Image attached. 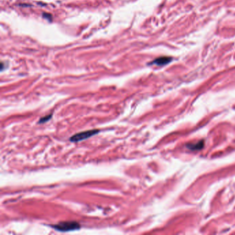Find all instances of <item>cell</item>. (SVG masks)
<instances>
[{"instance_id": "2", "label": "cell", "mask_w": 235, "mask_h": 235, "mask_svg": "<svg viewBox=\"0 0 235 235\" xmlns=\"http://www.w3.org/2000/svg\"><path fill=\"white\" fill-rule=\"evenodd\" d=\"M100 132L99 130L95 129V130H90L87 131H84V132H81L79 133H76L75 135H73L70 138V141L71 142H79L82 140H85V139H88L91 136L97 135Z\"/></svg>"}, {"instance_id": "7", "label": "cell", "mask_w": 235, "mask_h": 235, "mask_svg": "<svg viewBox=\"0 0 235 235\" xmlns=\"http://www.w3.org/2000/svg\"><path fill=\"white\" fill-rule=\"evenodd\" d=\"M19 6H31V5H29V4H19ZM24 7H26V6H24Z\"/></svg>"}, {"instance_id": "6", "label": "cell", "mask_w": 235, "mask_h": 235, "mask_svg": "<svg viewBox=\"0 0 235 235\" xmlns=\"http://www.w3.org/2000/svg\"><path fill=\"white\" fill-rule=\"evenodd\" d=\"M4 62H1V70H2V71L4 70Z\"/></svg>"}, {"instance_id": "3", "label": "cell", "mask_w": 235, "mask_h": 235, "mask_svg": "<svg viewBox=\"0 0 235 235\" xmlns=\"http://www.w3.org/2000/svg\"><path fill=\"white\" fill-rule=\"evenodd\" d=\"M172 61V58L169 57H159V58H157L155 60L150 63L148 64H155L157 65H164L168 64V63H170Z\"/></svg>"}, {"instance_id": "1", "label": "cell", "mask_w": 235, "mask_h": 235, "mask_svg": "<svg viewBox=\"0 0 235 235\" xmlns=\"http://www.w3.org/2000/svg\"><path fill=\"white\" fill-rule=\"evenodd\" d=\"M50 226L56 230L60 232H70L81 228L80 224L76 221H62Z\"/></svg>"}, {"instance_id": "5", "label": "cell", "mask_w": 235, "mask_h": 235, "mask_svg": "<svg viewBox=\"0 0 235 235\" xmlns=\"http://www.w3.org/2000/svg\"><path fill=\"white\" fill-rule=\"evenodd\" d=\"M42 17L43 19H46V20H47L48 21H50V22L53 21V16H52V15L50 14V13H43Z\"/></svg>"}, {"instance_id": "4", "label": "cell", "mask_w": 235, "mask_h": 235, "mask_svg": "<svg viewBox=\"0 0 235 235\" xmlns=\"http://www.w3.org/2000/svg\"><path fill=\"white\" fill-rule=\"evenodd\" d=\"M52 117H53V114H48V115H46L45 117H42V118L39 119V124H43V123H46L49 120H50V119L52 118Z\"/></svg>"}]
</instances>
